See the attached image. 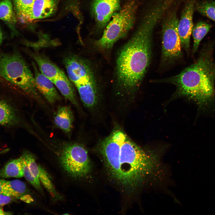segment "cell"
I'll return each instance as SVG.
<instances>
[{
	"instance_id": "cell-1",
	"label": "cell",
	"mask_w": 215,
	"mask_h": 215,
	"mask_svg": "<svg viewBox=\"0 0 215 215\" xmlns=\"http://www.w3.org/2000/svg\"><path fill=\"white\" fill-rule=\"evenodd\" d=\"M99 148L112 178L129 192L142 185L158 167L155 155L144 150L119 130L101 141Z\"/></svg>"
},
{
	"instance_id": "cell-2",
	"label": "cell",
	"mask_w": 215,
	"mask_h": 215,
	"mask_svg": "<svg viewBox=\"0 0 215 215\" xmlns=\"http://www.w3.org/2000/svg\"><path fill=\"white\" fill-rule=\"evenodd\" d=\"M136 31L123 46L116 64L117 94L131 96L140 86L150 65L153 32L161 20L160 15L153 10L146 11Z\"/></svg>"
},
{
	"instance_id": "cell-3",
	"label": "cell",
	"mask_w": 215,
	"mask_h": 215,
	"mask_svg": "<svg viewBox=\"0 0 215 215\" xmlns=\"http://www.w3.org/2000/svg\"><path fill=\"white\" fill-rule=\"evenodd\" d=\"M214 44V41L205 43L196 61L179 74L152 82L172 84L176 87L175 96L193 100L201 111L212 110L215 105Z\"/></svg>"
},
{
	"instance_id": "cell-4",
	"label": "cell",
	"mask_w": 215,
	"mask_h": 215,
	"mask_svg": "<svg viewBox=\"0 0 215 215\" xmlns=\"http://www.w3.org/2000/svg\"><path fill=\"white\" fill-rule=\"evenodd\" d=\"M137 8V0H128L113 15L101 37L95 42L98 49L104 52L109 51L117 41L128 34L135 24Z\"/></svg>"
},
{
	"instance_id": "cell-5",
	"label": "cell",
	"mask_w": 215,
	"mask_h": 215,
	"mask_svg": "<svg viewBox=\"0 0 215 215\" xmlns=\"http://www.w3.org/2000/svg\"><path fill=\"white\" fill-rule=\"evenodd\" d=\"M0 75L32 97L39 98L34 76L19 53L0 54Z\"/></svg>"
},
{
	"instance_id": "cell-6",
	"label": "cell",
	"mask_w": 215,
	"mask_h": 215,
	"mask_svg": "<svg viewBox=\"0 0 215 215\" xmlns=\"http://www.w3.org/2000/svg\"><path fill=\"white\" fill-rule=\"evenodd\" d=\"M59 160L64 170L76 178L85 176L90 172V164L87 150L82 144L67 143L62 147Z\"/></svg>"
},
{
	"instance_id": "cell-7",
	"label": "cell",
	"mask_w": 215,
	"mask_h": 215,
	"mask_svg": "<svg viewBox=\"0 0 215 215\" xmlns=\"http://www.w3.org/2000/svg\"><path fill=\"white\" fill-rule=\"evenodd\" d=\"M179 20L176 10L170 9L163 17L162 24V62H172L182 55L181 41L178 30Z\"/></svg>"
},
{
	"instance_id": "cell-8",
	"label": "cell",
	"mask_w": 215,
	"mask_h": 215,
	"mask_svg": "<svg viewBox=\"0 0 215 215\" xmlns=\"http://www.w3.org/2000/svg\"><path fill=\"white\" fill-rule=\"evenodd\" d=\"M121 0H93L91 13L97 27L105 28L113 15L121 9Z\"/></svg>"
},
{
	"instance_id": "cell-9",
	"label": "cell",
	"mask_w": 215,
	"mask_h": 215,
	"mask_svg": "<svg viewBox=\"0 0 215 215\" xmlns=\"http://www.w3.org/2000/svg\"><path fill=\"white\" fill-rule=\"evenodd\" d=\"M196 5L195 0H188L178 23V30L181 46L188 53L190 49V39L193 27V19Z\"/></svg>"
},
{
	"instance_id": "cell-10",
	"label": "cell",
	"mask_w": 215,
	"mask_h": 215,
	"mask_svg": "<svg viewBox=\"0 0 215 215\" xmlns=\"http://www.w3.org/2000/svg\"><path fill=\"white\" fill-rule=\"evenodd\" d=\"M32 65L34 70L35 85L37 91L50 104L60 101L61 97L53 83L39 71L34 62Z\"/></svg>"
},
{
	"instance_id": "cell-11",
	"label": "cell",
	"mask_w": 215,
	"mask_h": 215,
	"mask_svg": "<svg viewBox=\"0 0 215 215\" xmlns=\"http://www.w3.org/2000/svg\"><path fill=\"white\" fill-rule=\"evenodd\" d=\"M31 56L38 64L40 72L51 80L66 75L63 71L45 55L32 53Z\"/></svg>"
},
{
	"instance_id": "cell-12",
	"label": "cell",
	"mask_w": 215,
	"mask_h": 215,
	"mask_svg": "<svg viewBox=\"0 0 215 215\" xmlns=\"http://www.w3.org/2000/svg\"><path fill=\"white\" fill-rule=\"evenodd\" d=\"M57 0H35L30 13L28 21L51 16L57 9Z\"/></svg>"
},
{
	"instance_id": "cell-13",
	"label": "cell",
	"mask_w": 215,
	"mask_h": 215,
	"mask_svg": "<svg viewBox=\"0 0 215 215\" xmlns=\"http://www.w3.org/2000/svg\"><path fill=\"white\" fill-rule=\"evenodd\" d=\"M74 116L70 106H59L54 117V122L58 128L69 135L71 132Z\"/></svg>"
},
{
	"instance_id": "cell-14",
	"label": "cell",
	"mask_w": 215,
	"mask_h": 215,
	"mask_svg": "<svg viewBox=\"0 0 215 215\" xmlns=\"http://www.w3.org/2000/svg\"><path fill=\"white\" fill-rule=\"evenodd\" d=\"M64 98L72 104L78 105L73 87L66 75L51 80Z\"/></svg>"
},
{
	"instance_id": "cell-15",
	"label": "cell",
	"mask_w": 215,
	"mask_h": 215,
	"mask_svg": "<svg viewBox=\"0 0 215 215\" xmlns=\"http://www.w3.org/2000/svg\"><path fill=\"white\" fill-rule=\"evenodd\" d=\"M19 119L16 110L4 100L0 99V125L8 127L17 124Z\"/></svg>"
},
{
	"instance_id": "cell-16",
	"label": "cell",
	"mask_w": 215,
	"mask_h": 215,
	"mask_svg": "<svg viewBox=\"0 0 215 215\" xmlns=\"http://www.w3.org/2000/svg\"><path fill=\"white\" fill-rule=\"evenodd\" d=\"M22 157L12 159L0 170V177L3 178H21L24 176Z\"/></svg>"
},
{
	"instance_id": "cell-17",
	"label": "cell",
	"mask_w": 215,
	"mask_h": 215,
	"mask_svg": "<svg viewBox=\"0 0 215 215\" xmlns=\"http://www.w3.org/2000/svg\"><path fill=\"white\" fill-rule=\"evenodd\" d=\"M2 185L9 196L20 199L24 196L28 194V189L25 184L19 180L7 181L3 180Z\"/></svg>"
},
{
	"instance_id": "cell-18",
	"label": "cell",
	"mask_w": 215,
	"mask_h": 215,
	"mask_svg": "<svg viewBox=\"0 0 215 215\" xmlns=\"http://www.w3.org/2000/svg\"><path fill=\"white\" fill-rule=\"evenodd\" d=\"M211 28V26L210 24L203 21L198 22L193 26L191 33L193 39V54L196 53L200 42L210 31Z\"/></svg>"
},
{
	"instance_id": "cell-19",
	"label": "cell",
	"mask_w": 215,
	"mask_h": 215,
	"mask_svg": "<svg viewBox=\"0 0 215 215\" xmlns=\"http://www.w3.org/2000/svg\"><path fill=\"white\" fill-rule=\"evenodd\" d=\"M39 177L40 182L50 194L52 197L56 200L62 199V196L55 188L51 179L47 171L39 165Z\"/></svg>"
},
{
	"instance_id": "cell-20",
	"label": "cell",
	"mask_w": 215,
	"mask_h": 215,
	"mask_svg": "<svg viewBox=\"0 0 215 215\" xmlns=\"http://www.w3.org/2000/svg\"><path fill=\"white\" fill-rule=\"evenodd\" d=\"M0 19L11 24L16 22V19L11 0L0 1Z\"/></svg>"
},
{
	"instance_id": "cell-21",
	"label": "cell",
	"mask_w": 215,
	"mask_h": 215,
	"mask_svg": "<svg viewBox=\"0 0 215 215\" xmlns=\"http://www.w3.org/2000/svg\"><path fill=\"white\" fill-rule=\"evenodd\" d=\"M195 8L200 14L215 22V0L201 1Z\"/></svg>"
},
{
	"instance_id": "cell-22",
	"label": "cell",
	"mask_w": 215,
	"mask_h": 215,
	"mask_svg": "<svg viewBox=\"0 0 215 215\" xmlns=\"http://www.w3.org/2000/svg\"><path fill=\"white\" fill-rule=\"evenodd\" d=\"M22 165L24 176L26 180L30 183L37 190L43 194V191L41 185L40 180L36 179L31 172L27 164L22 156Z\"/></svg>"
},
{
	"instance_id": "cell-23",
	"label": "cell",
	"mask_w": 215,
	"mask_h": 215,
	"mask_svg": "<svg viewBox=\"0 0 215 215\" xmlns=\"http://www.w3.org/2000/svg\"><path fill=\"white\" fill-rule=\"evenodd\" d=\"M22 156L26 161L32 174L36 179L39 180V165L37 164L33 154L29 151H26L24 152Z\"/></svg>"
},
{
	"instance_id": "cell-24",
	"label": "cell",
	"mask_w": 215,
	"mask_h": 215,
	"mask_svg": "<svg viewBox=\"0 0 215 215\" xmlns=\"http://www.w3.org/2000/svg\"><path fill=\"white\" fill-rule=\"evenodd\" d=\"M16 198L0 194V206L12 203L16 200Z\"/></svg>"
},
{
	"instance_id": "cell-25",
	"label": "cell",
	"mask_w": 215,
	"mask_h": 215,
	"mask_svg": "<svg viewBox=\"0 0 215 215\" xmlns=\"http://www.w3.org/2000/svg\"><path fill=\"white\" fill-rule=\"evenodd\" d=\"M3 179H0V194L8 196L7 193L4 190L3 186Z\"/></svg>"
},
{
	"instance_id": "cell-26",
	"label": "cell",
	"mask_w": 215,
	"mask_h": 215,
	"mask_svg": "<svg viewBox=\"0 0 215 215\" xmlns=\"http://www.w3.org/2000/svg\"><path fill=\"white\" fill-rule=\"evenodd\" d=\"M12 214V212L5 211L2 208H0V215H11Z\"/></svg>"
},
{
	"instance_id": "cell-27",
	"label": "cell",
	"mask_w": 215,
	"mask_h": 215,
	"mask_svg": "<svg viewBox=\"0 0 215 215\" xmlns=\"http://www.w3.org/2000/svg\"><path fill=\"white\" fill-rule=\"evenodd\" d=\"M3 34L2 31L0 28V47L2 43L3 40Z\"/></svg>"
},
{
	"instance_id": "cell-28",
	"label": "cell",
	"mask_w": 215,
	"mask_h": 215,
	"mask_svg": "<svg viewBox=\"0 0 215 215\" xmlns=\"http://www.w3.org/2000/svg\"><path fill=\"white\" fill-rule=\"evenodd\" d=\"M7 149H6V150H3V151H1V152H0V153H4L5 152H6V151H7Z\"/></svg>"
}]
</instances>
